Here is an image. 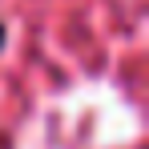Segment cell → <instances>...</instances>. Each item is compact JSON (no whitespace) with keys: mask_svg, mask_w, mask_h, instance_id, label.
<instances>
[{"mask_svg":"<svg viewBox=\"0 0 149 149\" xmlns=\"http://www.w3.org/2000/svg\"><path fill=\"white\" fill-rule=\"evenodd\" d=\"M0 36H4V28H0Z\"/></svg>","mask_w":149,"mask_h":149,"instance_id":"1","label":"cell"}]
</instances>
